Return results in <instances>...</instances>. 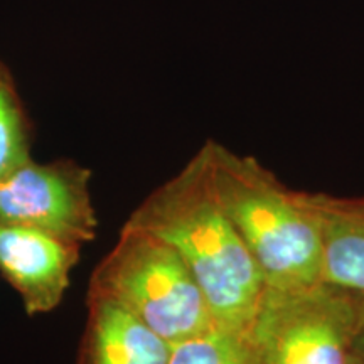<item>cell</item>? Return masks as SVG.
I'll return each mask as SVG.
<instances>
[{"label":"cell","instance_id":"1","mask_svg":"<svg viewBox=\"0 0 364 364\" xmlns=\"http://www.w3.org/2000/svg\"><path fill=\"white\" fill-rule=\"evenodd\" d=\"M125 225L167 241L198 280L216 324L250 334L267 284L218 201L201 150Z\"/></svg>","mask_w":364,"mask_h":364},{"label":"cell","instance_id":"2","mask_svg":"<svg viewBox=\"0 0 364 364\" xmlns=\"http://www.w3.org/2000/svg\"><path fill=\"white\" fill-rule=\"evenodd\" d=\"M209 181L226 216L252 253L267 289L322 282V233L307 193L289 189L255 157L208 140Z\"/></svg>","mask_w":364,"mask_h":364},{"label":"cell","instance_id":"3","mask_svg":"<svg viewBox=\"0 0 364 364\" xmlns=\"http://www.w3.org/2000/svg\"><path fill=\"white\" fill-rule=\"evenodd\" d=\"M88 294L120 304L171 344L216 324L181 255L135 226L122 228L117 245L95 268Z\"/></svg>","mask_w":364,"mask_h":364},{"label":"cell","instance_id":"4","mask_svg":"<svg viewBox=\"0 0 364 364\" xmlns=\"http://www.w3.org/2000/svg\"><path fill=\"white\" fill-rule=\"evenodd\" d=\"M364 294L329 284L267 289L250 329L258 364H348Z\"/></svg>","mask_w":364,"mask_h":364},{"label":"cell","instance_id":"5","mask_svg":"<svg viewBox=\"0 0 364 364\" xmlns=\"http://www.w3.org/2000/svg\"><path fill=\"white\" fill-rule=\"evenodd\" d=\"M91 171L63 159L22 164L0 182V221L39 228L83 247L97 238Z\"/></svg>","mask_w":364,"mask_h":364},{"label":"cell","instance_id":"6","mask_svg":"<svg viewBox=\"0 0 364 364\" xmlns=\"http://www.w3.org/2000/svg\"><path fill=\"white\" fill-rule=\"evenodd\" d=\"M81 245L39 228L0 221V273L29 316L56 309L70 287Z\"/></svg>","mask_w":364,"mask_h":364},{"label":"cell","instance_id":"7","mask_svg":"<svg viewBox=\"0 0 364 364\" xmlns=\"http://www.w3.org/2000/svg\"><path fill=\"white\" fill-rule=\"evenodd\" d=\"M171 343L102 295L88 294L78 364H169Z\"/></svg>","mask_w":364,"mask_h":364},{"label":"cell","instance_id":"8","mask_svg":"<svg viewBox=\"0 0 364 364\" xmlns=\"http://www.w3.org/2000/svg\"><path fill=\"white\" fill-rule=\"evenodd\" d=\"M322 233V282L364 294V196L307 193Z\"/></svg>","mask_w":364,"mask_h":364},{"label":"cell","instance_id":"9","mask_svg":"<svg viewBox=\"0 0 364 364\" xmlns=\"http://www.w3.org/2000/svg\"><path fill=\"white\" fill-rule=\"evenodd\" d=\"M31 142V120L16 80L11 70L0 61V182L33 159Z\"/></svg>","mask_w":364,"mask_h":364},{"label":"cell","instance_id":"10","mask_svg":"<svg viewBox=\"0 0 364 364\" xmlns=\"http://www.w3.org/2000/svg\"><path fill=\"white\" fill-rule=\"evenodd\" d=\"M169 364H258L250 334L213 324L171 344Z\"/></svg>","mask_w":364,"mask_h":364},{"label":"cell","instance_id":"11","mask_svg":"<svg viewBox=\"0 0 364 364\" xmlns=\"http://www.w3.org/2000/svg\"><path fill=\"white\" fill-rule=\"evenodd\" d=\"M353 351L356 353V354H359V356H361V358L364 359V324H363V327H361V331H359L356 341H354Z\"/></svg>","mask_w":364,"mask_h":364},{"label":"cell","instance_id":"12","mask_svg":"<svg viewBox=\"0 0 364 364\" xmlns=\"http://www.w3.org/2000/svg\"><path fill=\"white\" fill-rule=\"evenodd\" d=\"M348 364H364V359L359 356L356 353H351V358H349V363Z\"/></svg>","mask_w":364,"mask_h":364}]
</instances>
